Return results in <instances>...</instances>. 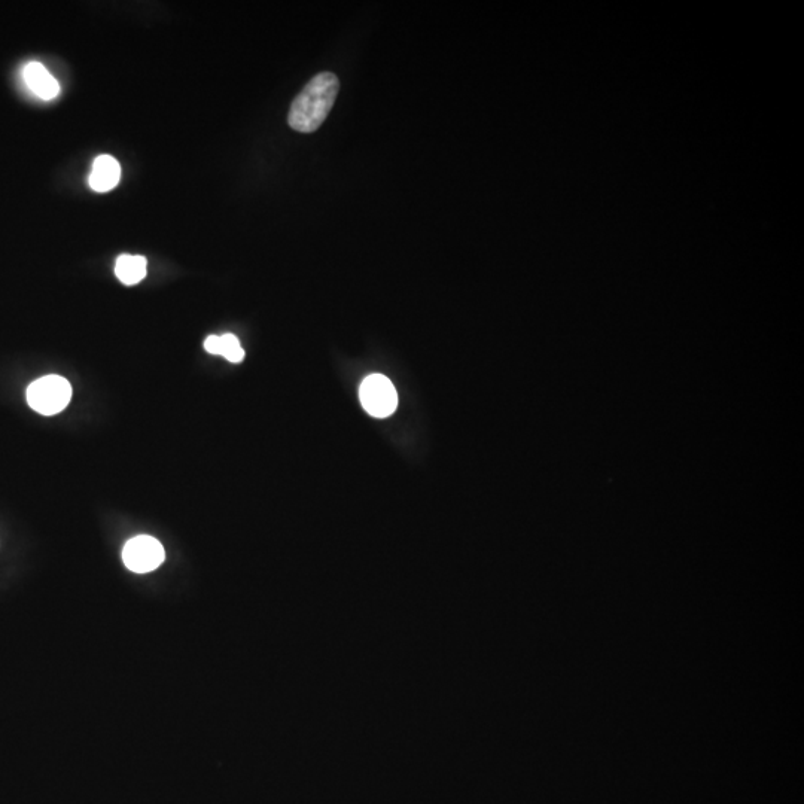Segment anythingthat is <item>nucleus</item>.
Returning <instances> with one entry per match:
<instances>
[{
    "mask_svg": "<svg viewBox=\"0 0 804 804\" xmlns=\"http://www.w3.org/2000/svg\"><path fill=\"white\" fill-rule=\"evenodd\" d=\"M340 82L331 72L319 73L292 102L288 123L300 133H313L327 120L337 99Z\"/></svg>",
    "mask_w": 804,
    "mask_h": 804,
    "instance_id": "f257e3e1",
    "label": "nucleus"
},
{
    "mask_svg": "<svg viewBox=\"0 0 804 804\" xmlns=\"http://www.w3.org/2000/svg\"><path fill=\"white\" fill-rule=\"evenodd\" d=\"M72 398V386L62 376H45L35 380L27 389V402L44 416H54L65 410Z\"/></svg>",
    "mask_w": 804,
    "mask_h": 804,
    "instance_id": "f03ea898",
    "label": "nucleus"
},
{
    "mask_svg": "<svg viewBox=\"0 0 804 804\" xmlns=\"http://www.w3.org/2000/svg\"><path fill=\"white\" fill-rule=\"evenodd\" d=\"M359 400L368 414L379 419L391 416L398 407L395 386L382 374H371L362 382Z\"/></svg>",
    "mask_w": 804,
    "mask_h": 804,
    "instance_id": "7ed1b4c3",
    "label": "nucleus"
},
{
    "mask_svg": "<svg viewBox=\"0 0 804 804\" xmlns=\"http://www.w3.org/2000/svg\"><path fill=\"white\" fill-rule=\"evenodd\" d=\"M163 545L158 539L148 535H139L127 542L123 551V560L130 571L137 574L155 571L164 562Z\"/></svg>",
    "mask_w": 804,
    "mask_h": 804,
    "instance_id": "20e7f679",
    "label": "nucleus"
},
{
    "mask_svg": "<svg viewBox=\"0 0 804 804\" xmlns=\"http://www.w3.org/2000/svg\"><path fill=\"white\" fill-rule=\"evenodd\" d=\"M120 179V163L111 155H100L94 160L88 184L97 193H108V191L117 187Z\"/></svg>",
    "mask_w": 804,
    "mask_h": 804,
    "instance_id": "39448f33",
    "label": "nucleus"
},
{
    "mask_svg": "<svg viewBox=\"0 0 804 804\" xmlns=\"http://www.w3.org/2000/svg\"><path fill=\"white\" fill-rule=\"evenodd\" d=\"M24 81L39 99L53 100L60 93L59 82L41 63H29L24 67Z\"/></svg>",
    "mask_w": 804,
    "mask_h": 804,
    "instance_id": "423d86ee",
    "label": "nucleus"
},
{
    "mask_svg": "<svg viewBox=\"0 0 804 804\" xmlns=\"http://www.w3.org/2000/svg\"><path fill=\"white\" fill-rule=\"evenodd\" d=\"M146 268H148V263H146L145 257L126 254L118 257L115 274L124 285L132 286L145 279Z\"/></svg>",
    "mask_w": 804,
    "mask_h": 804,
    "instance_id": "0eeeda50",
    "label": "nucleus"
},
{
    "mask_svg": "<svg viewBox=\"0 0 804 804\" xmlns=\"http://www.w3.org/2000/svg\"><path fill=\"white\" fill-rule=\"evenodd\" d=\"M218 355L224 356L233 364H239L245 359V350L240 346L239 338L236 335L224 334L219 337Z\"/></svg>",
    "mask_w": 804,
    "mask_h": 804,
    "instance_id": "6e6552de",
    "label": "nucleus"
}]
</instances>
